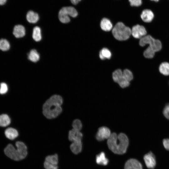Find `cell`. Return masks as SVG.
Masks as SVG:
<instances>
[{"label": "cell", "mask_w": 169, "mask_h": 169, "mask_svg": "<svg viewBox=\"0 0 169 169\" xmlns=\"http://www.w3.org/2000/svg\"><path fill=\"white\" fill-rule=\"evenodd\" d=\"M155 53L154 51L147 47L144 51L143 55L145 58L151 59L154 57Z\"/></svg>", "instance_id": "obj_29"}, {"label": "cell", "mask_w": 169, "mask_h": 169, "mask_svg": "<svg viewBox=\"0 0 169 169\" xmlns=\"http://www.w3.org/2000/svg\"><path fill=\"white\" fill-rule=\"evenodd\" d=\"M15 146L11 143L8 144L4 150L6 156L15 161H18L24 159L27 155V147L23 142L18 141L15 143Z\"/></svg>", "instance_id": "obj_3"}, {"label": "cell", "mask_w": 169, "mask_h": 169, "mask_svg": "<svg viewBox=\"0 0 169 169\" xmlns=\"http://www.w3.org/2000/svg\"><path fill=\"white\" fill-rule=\"evenodd\" d=\"M144 160L147 167L150 169H154L156 165V160L153 154L150 152L145 155Z\"/></svg>", "instance_id": "obj_10"}, {"label": "cell", "mask_w": 169, "mask_h": 169, "mask_svg": "<svg viewBox=\"0 0 169 169\" xmlns=\"http://www.w3.org/2000/svg\"><path fill=\"white\" fill-rule=\"evenodd\" d=\"M139 44L142 47L144 46L146 44H149L148 48L155 52L159 51L162 48L161 42L158 39L154 38L149 35H146L141 38L140 39Z\"/></svg>", "instance_id": "obj_5"}, {"label": "cell", "mask_w": 169, "mask_h": 169, "mask_svg": "<svg viewBox=\"0 0 169 169\" xmlns=\"http://www.w3.org/2000/svg\"><path fill=\"white\" fill-rule=\"evenodd\" d=\"M13 33L17 38L23 37L25 34V28L21 25H16L14 27Z\"/></svg>", "instance_id": "obj_15"}, {"label": "cell", "mask_w": 169, "mask_h": 169, "mask_svg": "<svg viewBox=\"0 0 169 169\" xmlns=\"http://www.w3.org/2000/svg\"><path fill=\"white\" fill-rule=\"evenodd\" d=\"M163 113L164 116L169 120V103L166 104L164 108Z\"/></svg>", "instance_id": "obj_32"}, {"label": "cell", "mask_w": 169, "mask_h": 169, "mask_svg": "<svg viewBox=\"0 0 169 169\" xmlns=\"http://www.w3.org/2000/svg\"><path fill=\"white\" fill-rule=\"evenodd\" d=\"M32 37L36 41L38 42L41 40L42 39L41 30L39 27L36 26L33 28Z\"/></svg>", "instance_id": "obj_21"}, {"label": "cell", "mask_w": 169, "mask_h": 169, "mask_svg": "<svg viewBox=\"0 0 169 169\" xmlns=\"http://www.w3.org/2000/svg\"><path fill=\"white\" fill-rule=\"evenodd\" d=\"M141 17L144 22L149 23L151 22L153 19L154 14L151 10L149 9H146L142 11L141 15Z\"/></svg>", "instance_id": "obj_13"}, {"label": "cell", "mask_w": 169, "mask_h": 169, "mask_svg": "<svg viewBox=\"0 0 169 169\" xmlns=\"http://www.w3.org/2000/svg\"><path fill=\"white\" fill-rule=\"evenodd\" d=\"M11 120L9 116L6 114L0 115V126L5 127L8 126L11 123Z\"/></svg>", "instance_id": "obj_20"}, {"label": "cell", "mask_w": 169, "mask_h": 169, "mask_svg": "<svg viewBox=\"0 0 169 169\" xmlns=\"http://www.w3.org/2000/svg\"><path fill=\"white\" fill-rule=\"evenodd\" d=\"M26 19L30 23H35L38 20L39 17L38 14L33 11H29L26 15Z\"/></svg>", "instance_id": "obj_16"}, {"label": "cell", "mask_w": 169, "mask_h": 169, "mask_svg": "<svg viewBox=\"0 0 169 169\" xmlns=\"http://www.w3.org/2000/svg\"><path fill=\"white\" fill-rule=\"evenodd\" d=\"M10 48V45L8 41L5 39H0V49L3 51H7Z\"/></svg>", "instance_id": "obj_26"}, {"label": "cell", "mask_w": 169, "mask_h": 169, "mask_svg": "<svg viewBox=\"0 0 169 169\" xmlns=\"http://www.w3.org/2000/svg\"><path fill=\"white\" fill-rule=\"evenodd\" d=\"M6 1L7 0H0V5H3L6 3Z\"/></svg>", "instance_id": "obj_36"}, {"label": "cell", "mask_w": 169, "mask_h": 169, "mask_svg": "<svg viewBox=\"0 0 169 169\" xmlns=\"http://www.w3.org/2000/svg\"><path fill=\"white\" fill-rule=\"evenodd\" d=\"M112 34L116 39L125 40L128 39L131 34V29L121 22L117 23L112 30Z\"/></svg>", "instance_id": "obj_4"}, {"label": "cell", "mask_w": 169, "mask_h": 169, "mask_svg": "<svg viewBox=\"0 0 169 169\" xmlns=\"http://www.w3.org/2000/svg\"><path fill=\"white\" fill-rule=\"evenodd\" d=\"M70 149L72 152L75 154H77L80 152L82 149L81 141L72 142L70 145Z\"/></svg>", "instance_id": "obj_18"}, {"label": "cell", "mask_w": 169, "mask_h": 169, "mask_svg": "<svg viewBox=\"0 0 169 169\" xmlns=\"http://www.w3.org/2000/svg\"><path fill=\"white\" fill-rule=\"evenodd\" d=\"M96 161L98 164L105 166L108 164L109 160L106 158L105 153L102 152L96 156Z\"/></svg>", "instance_id": "obj_19"}, {"label": "cell", "mask_w": 169, "mask_h": 169, "mask_svg": "<svg viewBox=\"0 0 169 169\" xmlns=\"http://www.w3.org/2000/svg\"><path fill=\"white\" fill-rule=\"evenodd\" d=\"M44 166L45 169H58L57 165L51 164L46 161L44 163Z\"/></svg>", "instance_id": "obj_31"}, {"label": "cell", "mask_w": 169, "mask_h": 169, "mask_svg": "<svg viewBox=\"0 0 169 169\" xmlns=\"http://www.w3.org/2000/svg\"><path fill=\"white\" fill-rule=\"evenodd\" d=\"M62 103L63 99L61 96L56 95L52 96L43 105L44 115L49 119L56 117L62 111L61 105Z\"/></svg>", "instance_id": "obj_2"}, {"label": "cell", "mask_w": 169, "mask_h": 169, "mask_svg": "<svg viewBox=\"0 0 169 169\" xmlns=\"http://www.w3.org/2000/svg\"><path fill=\"white\" fill-rule=\"evenodd\" d=\"M124 169H142V167L141 163L138 160L131 159L125 163Z\"/></svg>", "instance_id": "obj_11"}, {"label": "cell", "mask_w": 169, "mask_h": 169, "mask_svg": "<svg viewBox=\"0 0 169 169\" xmlns=\"http://www.w3.org/2000/svg\"><path fill=\"white\" fill-rule=\"evenodd\" d=\"M151 0L153 1H155V2H157V1H159V0Z\"/></svg>", "instance_id": "obj_37"}, {"label": "cell", "mask_w": 169, "mask_h": 169, "mask_svg": "<svg viewBox=\"0 0 169 169\" xmlns=\"http://www.w3.org/2000/svg\"><path fill=\"white\" fill-rule=\"evenodd\" d=\"M8 91V87L7 84L4 82L1 83L0 84V94H6Z\"/></svg>", "instance_id": "obj_30"}, {"label": "cell", "mask_w": 169, "mask_h": 169, "mask_svg": "<svg viewBox=\"0 0 169 169\" xmlns=\"http://www.w3.org/2000/svg\"><path fill=\"white\" fill-rule=\"evenodd\" d=\"M163 144L165 148L169 151V139H165L163 141Z\"/></svg>", "instance_id": "obj_34"}, {"label": "cell", "mask_w": 169, "mask_h": 169, "mask_svg": "<svg viewBox=\"0 0 169 169\" xmlns=\"http://www.w3.org/2000/svg\"><path fill=\"white\" fill-rule=\"evenodd\" d=\"M82 136V134L80 131L72 129L69 131V139L72 142L81 141Z\"/></svg>", "instance_id": "obj_12"}, {"label": "cell", "mask_w": 169, "mask_h": 169, "mask_svg": "<svg viewBox=\"0 0 169 169\" xmlns=\"http://www.w3.org/2000/svg\"><path fill=\"white\" fill-rule=\"evenodd\" d=\"M124 78L130 82L133 79V75L131 72L128 69H125L123 71Z\"/></svg>", "instance_id": "obj_27"}, {"label": "cell", "mask_w": 169, "mask_h": 169, "mask_svg": "<svg viewBox=\"0 0 169 169\" xmlns=\"http://www.w3.org/2000/svg\"><path fill=\"white\" fill-rule=\"evenodd\" d=\"M81 0H70L71 3L74 5H76Z\"/></svg>", "instance_id": "obj_35"}, {"label": "cell", "mask_w": 169, "mask_h": 169, "mask_svg": "<svg viewBox=\"0 0 169 169\" xmlns=\"http://www.w3.org/2000/svg\"><path fill=\"white\" fill-rule=\"evenodd\" d=\"M107 144L109 149L114 153L117 154L125 153L129 145V140L124 133H120L117 135L115 132L111 133L107 139Z\"/></svg>", "instance_id": "obj_1"}, {"label": "cell", "mask_w": 169, "mask_h": 169, "mask_svg": "<svg viewBox=\"0 0 169 169\" xmlns=\"http://www.w3.org/2000/svg\"><path fill=\"white\" fill-rule=\"evenodd\" d=\"M100 26L101 28L105 31H109L112 28L111 22L109 19L106 18H104L101 20Z\"/></svg>", "instance_id": "obj_17"}, {"label": "cell", "mask_w": 169, "mask_h": 169, "mask_svg": "<svg viewBox=\"0 0 169 169\" xmlns=\"http://www.w3.org/2000/svg\"><path fill=\"white\" fill-rule=\"evenodd\" d=\"M129 1L130 5L132 6H139L142 4V0H129Z\"/></svg>", "instance_id": "obj_33"}, {"label": "cell", "mask_w": 169, "mask_h": 169, "mask_svg": "<svg viewBox=\"0 0 169 169\" xmlns=\"http://www.w3.org/2000/svg\"><path fill=\"white\" fill-rule=\"evenodd\" d=\"M4 134L7 138L10 140H13L18 137V133L16 129L9 127L6 129Z\"/></svg>", "instance_id": "obj_14"}, {"label": "cell", "mask_w": 169, "mask_h": 169, "mask_svg": "<svg viewBox=\"0 0 169 169\" xmlns=\"http://www.w3.org/2000/svg\"><path fill=\"white\" fill-rule=\"evenodd\" d=\"M72 126L73 129L79 131H80L82 126L81 121L80 120L78 119L74 120Z\"/></svg>", "instance_id": "obj_28"}, {"label": "cell", "mask_w": 169, "mask_h": 169, "mask_svg": "<svg viewBox=\"0 0 169 169\" xmlns=\"http://www.w3.org/2000/svg\"><path fill=\"white\" fill-rule=\"evenodd\" d=\"M159 70L164 75H169V63L167 62L162 63L159 66Z\"/></svg>", "instance_id": "obj_24"}, {"label": "cell", "mask_w": 169, "mask_h": 169, "mask_svg": "<svg viewBox=\"0 0 169 169\" xmlns=\"http://www.w3.org/2000/svg\"><path fill=\"white\" fill-rule=\"evenodd\" d=\"M147 31L145 28L143 26L139 24L134 26L131 29V34L136 38H141L146 36Z\"/></svg>", "instance_id": "obj_8"}, {"label": "cell", "mask_w": 169, "mask_h": 169, "mask_svg": "<svg viewBox=\"0 0 169 169\" xmlns=\"http://www.w3.org/2000/svg\"><path fill=\"white\" fill-rule=\"evenodd\" d=\"M28 58L31 61L36 62L39 60L40 56L36 50L33 49L31 50L28 54Z\"/></svg>", "instance_id": "obj_22"}, {"label": "cell", "mask_w": 169, "mask_h": 169, "mask_svg": "<svg viewBox=\"0 0 169 169\" xmlns=\"http://www.w3.org/2000/svg\"><path fill=\"white\" fill-rule=\"evenodd\" d=\"M110 130L105 126L100 127L96 133L95 137L97 140L101 141L105 139H108L111 135Z\"/></svg>", "instance_id": "obj_9"}, {"label": "cell", "mask_w": 169, "mask_h": 169, "mask_svg": "<svg viewBox=\"0 0 169 169\" xmlns=\"http://www.w3.org/2000/svg\"><path fill=\"white\" fill-rule=\"evenodd\" d=\"M78 13L73 7H64L62 8L59 13V18L63 23H67L70 21L69 16L75 18L77 16Z\"/></svg>", "instance_id": "obj_6"}, {"label": "cell", "mask_w": 169, "mask_h": 169, "mask_svg": "<svg viewBox=\"0 0 169 169\" xmlns=\"http://www.w3.org/2000/svg\"><path fill=\"white\" fill-rule=\"evenodd\" d=\"M100 58L102 60L105 59H110L111 56V54L110 51L107 48L102 49L99 53Z\"/></svg>", "instance_id": "obj_23"}, {"label": "cell", "mask_w": 169, "mask_h": 169, "mask_svg": "<svg viewBox=\"0 0 169 169\" xmlns=\"http://www.w3.org/2000/svg\"><path fill=\"white\" fill-rule=\"evenodd\" d=\"M112 78L114 81L117 83L122 88L126 87L130 84V82L124 78L123 71L120 69H117L113 72Z\"/></svg>", "instance_id": "obj_7"}, {"label": "cell", "mask_w": 169, "mask_h": 169, "mask_svg": "<svg viewBox=\"0 0 169 169\" xmlns=\"http://www.w3.org/2000/svg\"><path fill=\"white\" fill-rule=\"evenodd\" d=\"M45 161L54 165H57L58 162V155L55 154L47 156L45 159Z\"/></svg>", "instance_id": "obj_25"}]
</instances>
